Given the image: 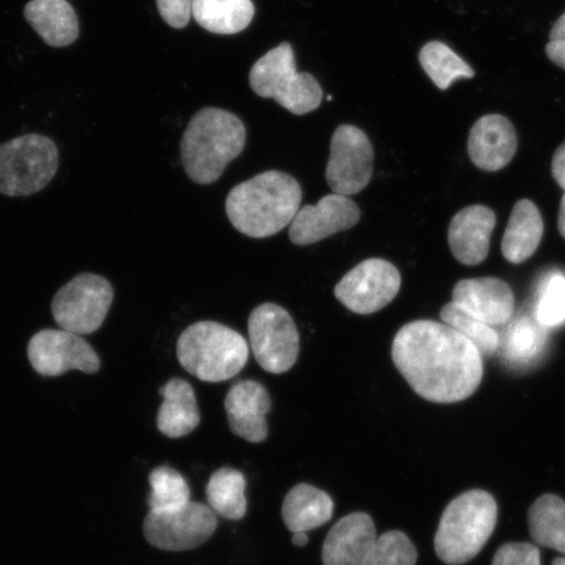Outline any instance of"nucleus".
<instances>
[{
    "label": "nucleus",
    "instance_id": "a878e982",
    "mask_svg": "<svg viewBox=\"0 0 565 565\" xmlns=\"http://www.w3.org/2000/svg\"><path fill=\"white\" fill-rule=\"evenodd\" d=\"M529 527L536 545L565 555V501L543 494L529 511Z\"/></svg>",
    "mask_w": 565,
    "mask_h": 565
},
{
    "label": "nucleus",
    "instance_id": "f03ea898",
    "mask_svg": "<svg viewBox=\"0 0 565 565\" xmlns=\"http://www.w3.org/2000/svg\"><path fill=\"white\" fill-rule=\"evenodd\" d=\"M301 201L300 183L292 175L267 171L233 188L225 212L233 227L243 235L266 238L292 223Z\"/></svg>",
    "mask_w": 565,
    "mask_h": 565
},
{
    "label": "nucleus",
    "instance_id": "393cba45",
    "mask_svg": "<svg viewBox=\"0 0 565 565\" xmlns=\"http://www.w3.org/2000/svg\"><path fill=\"white\" fill-rule=\"evenodd\" d=\"M252 0H193V18L198 25L215 34L243 32L254 18Z\"/></svg>",
    "mask_w": 565,
    "mask_h": 565
},
{
    "label": "nucleus",
    "instance_id": "7ed1b4c3",
    "mask_svg": "<svg viewBox=\"0 0 565 565\" xmlns=\"http://www.w3.org/2000/svg\"><path fill=\"white\" fill-rule=\"evenodd\" d=\"M245 141V126L232 113L217 108L198 111L181 140L182 164L189 179L200 185L214 183L243 152Z\"/></svg>",
    "mask_w": 565,
    "mask_h": 565
},
{
    "label": "nucleus",
    "instance_id": "20e7f679",
    "mask_svg": "<svg viewBox=\"0 0 565 565\" xmlns=\"http://www.w3.org/2000/svg\"><path fill=\"white\" fill-rule=\"evenodd\" d=\"M177 358L183 370L204 383H223L244 370L249 360V344L225 324L202 321L180 335Z\"/></svg>",
    "mask_w": 565,
    "mask_h": 565
},
{
    "label": "nucleus",
    "instance_id": "6e6552de",
    "mask_svg": "<svg viewBox=\"0 0 565 565\" xmlns=\"http://www.w3.org/2000/svg\"><path fill=\"white\" fill-rule=\"evenodd\" d=\"M115 299L108 279L100 275H77L55 294L52 302L54 321L63 330L77 335L95 333L103 327Z\"/></svg>",
    "mask_w": 565,
    "mask_h": 565
},
{
    "label": "nucleus",
    "instance_id": "f257e3e1",
    "mask_svg": "<svg viewBox=\"0 0 565 565\" xmlns=\"http://www.w3.org/2000/svg\"><path fill=\"white\" fill-rule=\"evenodd\" d=\"M395 369L413 391L434 404H457L471 397L483 380V358L447 323H406L392 345Z\"/></svg>",
    "mask_w": 565,
    "mask_h": 565
},
{
    "label": "nucleus",
    "instance_id": "7c9ffc66",
    "mask_svg": "<svg viewBox=\"0 0 565 565\" xmlns=\"http://www.w3.org/2000/svg\"><path fill=\"white\" fill-rule=\"evenodd\" d=\"M418 553L402 532H387L379 536L364 565H416Z\"/></svg>",
    "mask_w": 565,
    "mask_h": 565
},
{
    "label": "nucleus",
    "instance_id": "1a4fd4ad",
    "mask_svg": "<svg viewBox=\"0 0 565 565\" xmlns=\"http://www.w3.org/2000/svg\"><path fill=\"white\" fill-rule=\"evenodd\" d=\"M247 327L253 355L266 372L286 373L298 362L300 335L286 309L263 303L253 310Z\"/></svg>",
    "mask_w": 565,
    "mask_h": 565
},
{
    "label": "nucleus",
    "instance_id": "b1692460",
    "mask_svg": "<svg viewBox=\"0 0 565 565\" xmlns=\"http://www.w3.org/2000/svg\"><path fill=\"white\" fill-rule=\"evenodd\" d=\"M546 335V328L535 316L521 315L508 323L504 335L500 337L499 351L508 364L530 365L545 351Z\"/></svg>",
    "mask_w": 565,
    "mask_h": 565
},
{
    "label": "nucleus",
    "instance_id": "c9c22d12",
    "mask_svg": "<svg viewBox=\"0 0 565 565\" xmlns=\"http://www.w3.org/2000/svg\"><path fill=\"white\" fill-rule=\"evenodd\" d=\"M551 169L557 185L565 190V141L555 151Z\"/></svg>",
    "mask_w": 565,
    "mask_h": 565
},
{
    "label": "nucleus",
    "instance_id": "4c0bfd02",
    "mask_svg": "<svg viewBox=\"0 0 565 565\" xmlns=\"http://www.w3.org/2000/svg\"><path fill=\"white\" fill-rule=\"evenodd\" d=\"M308 534L306 532L294 533L292 542L295 546L302 547L308 543Z\"/></svg>",
    "mask_w": 565,
    "mask_h": 565
},
{
    "label": "nucleus",
    "instance_id": "4be33fe9",
    "mask_svg": "<svg viewBox=\"0 0 565 565\" xmlns=\"http://www.w3.org/2000/svg\"><path fill=\"white\" fill-rule=\"evenodd\" d=\"M545 224L539 207L532 201L521 200L514 204L501 252L512 264L525 263L539 249Z\"/></svg>",
    "mask_w": 565,
    "mask_h": 565
},
{
    "label": "nucleus",
    "instance_id": "2f4dec72",
    "mask_svg": "<svg viewBox=\"0 0 565 565\" xmlns=\"http://www.w3.org/2000/svg\"><path fill=\"white\" fill-rule=\"evenodd\" d=\"M535 317L543 327L556 328L565 322V278L553 275L541 294Z\"/></svg>",
    "mask_w": 565,
    "mask_h": 565
},
{
    "label": "nucleus",
    "instance_id": "c756f323",
    "mask_svg": "<svg viewBox=\"0 0 565 565\" xmlns=\"http://www.w3.org/2000/svg\"><path fill=\"white\" fill-rule=\"evenodd\" d=\"M150 484L148 507L151 512H171L190 503V490L185 478L168 466H161L151 472Z\"/></svg>",
    "mask_w": 565,
    "mask_h": 565
},
{
    "label": "nucleus",
    "instance_id": "aec40b11",
    "mask_svg": "<svg viewBox=\"0 0 565 565\" xmlns=\"http://www.w3.org/2000/svg\"><path fill=\"white\" fill-rule=\"evenodd\" d=\"M24 17L49 46L66 47L79 38V20L67 0H31Z\"/></svg>",
    "mask_w": 565,
    "mask_h": 565
},
{
    "label": "nucleus",
    "instance_id": "bb28decb",
    "mask_svg": "<svg viewBox=\"0 0 565 565\" xmlns=\"http://www.w3.org/2000/svg\"><path fill=\"white\" fill-rule=\"evenodd\" d=\"M245 487L246 480L242 472L230 468L215 471L206 490L211 510L224 519H244L247 510Z\"/></svg>",
    "mask_w": 565,
    "mask_h": 565
},
{
    "label": "nucleus",
    "instance_id": "0eeeda50",
    "mask_svg": "<svg viewBox=\"0 0 565 565\" xmlns=\"http://www.w3.org/2000/svg\"><path fill=\"white\" fill-rule=\"evenodd\" d=\"M60 167L51 138L28 134L0 145V194L28 196L41 192Z\"/></svg>",
    "mask_w": 565,
    "mask_h": 565
},
{
    "label": "nucleus",
    "instance_id": "6ab92c4d",
    "mask_svg": "<svg viewBox=\"0 0 565 565\" xmlns=\"http://www.w3.org/2000/svg\"><path fill=\"white\" fill-rule=\"evenodd\" d=\"M497 215L486 206H470L451 218L448 243L454 256L466 266L484 263L490 253Z\"/></svg>",
    "mask_w": 565,
    "mask_h": 565
},
{
    "label": "nucleus",
    "instance_id": "f3484780",
    "mask_svg": "<svg viewBox=\"0 0 565 565\" xmlns=\"http://www.w3.org/2000/svg\"><path fill=\"white\" fill-rule=\"evenodd\" d=\"M519 139L513 124L504 116L487 115L472 126L468 150L475 166L486 172L505 168L518 152Z\"/></svg>",
    "mask_w": 565,
    "mask_h": 565
},
{
    "label": "nucleus",
    "instance_id": "58836bf2",
    "mask_svg": "<svg viewBox=\"0 0 565 565\" xmlns=\"http://www.w3.org/2000/svg\"><path fill=\"white\" fill-rule=\"evenodd\" d=\"M553 565H565V557H557V559L554 561Z\"/></svg>",
    "mask_w": 565,
    "mask_h": 565
},
{
    "label": "nucleus",
    "instance_id": "9b49d317",
    "mask_svg": "<svg viewBox=\"0 0 565 565\" xmlns=\"http://www.w3.org/2000/svg\"><path fill=\"white\" fill-rule=\"evenodd\" d=\"M401 281L397 267L385 259L371 258L345 274L334 295L352 313L373 315L397 298Z\"/></svg>",
    "mask_w": 565,
    "mask_h": 565
},
{
    "label": "nucleus",
    "instance_id": "e433bc0d",
    "mask_svg": "<svg viewBox=\"0 0 565 565\" xmlns=\"http://www.w3.org/2000/svg\"><path fill=\"white\" fill-rule=\"evenodd\" d=\"M557 225H559L561 235L565 238V193L561 203L559 221H557Z\"/></svg>",
    "mask_w": 565,
    "mask_h": 565
},
{
    "label": "nucleus",
    "instance_id": "c85d7f7f",
    "mask_svg": "<svg viewBox=\"0 0 565 565\" xmlns=\"http://www.w3.org/2000/svg\"><path fill=\"white\" fill-rule=\"evenodd\" d=\"M440 317L444 323L475 344L482 358H491L499 351L500 335L497 330L459 307L458 303L454 301L447 303L441 309Z\"/></svg>",
    "mask_w": 565,
    "mask_h": 565
},
{
    "label": "nucleus",
    "instance_id": "ddd939ff",
    "mask_svg": "<svg viewBox=\"0 0 565 565\" xmlns=\"http://www.w3.org/2000/svg\"><path fill=\"white\" fill-rule=\"evenodd\" d=\"M28 359L33 370L45 377H58L68 371L95 374L102 360L82 335L67 330L45 329L28 344Z\"/></svg>",
    "mask_w": 565,
    "mask_h": 565
},
{
    "label": "nucleus",
    "instance_id": "cd10ccee",
    "mask_svg": "<svg viewBox=\"0 0 565 565\" xmlns=\"http://www.w3.org/2000/svg\"><path fill=\"white\" fill-rule=\"evenodd\" d=\"M419 62L430 81L441 90L448 89L456 79H472L476 71L439 41L428 42L419 53Z\"/></svg>",
    "mask_w": 565,
    "mask_h": 565
},
{
    "label": "nucleus",
    "instance_id": "39448f33",
    "mask_svg": "<svg viewBox=\"0 0 565 565\" xmlns=\"http://www.w3.org/2000/svg\"><path fill=\"white\" fill-rule=\"evenodd\" d=\"M498 522V504L489 492L459 494L444 511L435 536L440 561L461 565L475 559L489 542Z\"/></svg>",
    "mask_w": 565,
    "mask_h": 565
},
{
    "label": "nucleus",
    "instance_id": "473e14b6",
    "mask_svg": "<svg viewBox=\"0 0 565 565\" xmlns=\"http://www.w3.org/2000/svg\"><path fill=\"white\" fill-rule=\"evenodd\" d=\"M492 565H541V553L532 543H507L498 550Z\"/></svg>",
    "mask_w": 565,
    "mask_h": 565
},
{
    "label": "nucleus",
    "instance_id": "72a5a7b5",
    "mask_svg": "<svg viewBox=\"0 0 565 565\" xmlns=\"http://www.w3.org/2000/svg\"><path fill=\"white\" fill-rule=\"evenodd\" d=\"M162 20L175 30H182L193 17V0H157Z\"/></svg>",
    "mask_w": 565,
    "mask_h": 565
},
{
    "label": "nucleus",
    "instance_id": "5701e85b",
    "mask_svg": "<svg viewBox=\"0 0 565 565\" xmlns=\"http://www.w3.org/2000/svg\"><path fill=\"white\" fill-rule=\"evenodd\" d=\"M334 501L327 492L310 484L295 486L282 503L281 515L292 533L320 527L333 519Z\"/></svg>",
    "mask_w": 565,
    "mask_h": 565
},
{
    "label": "nucleus",
    "instance_id": "9d476101",
    "mask_svg": "<svg viewBox=\"0 0 565 565\" xmlns=\"http://www.w3.org/2000/svg\"><path fill=\"white\" fill-rule=\"evenodd\" d=\"M373 166V146L366 134L356 126H339L331 138L327 167L330 189L345 196L363 192L372 180Z\"/></svg>",
    "mask_w": 565,
    "mask_h": 565
},
{
    "label": "nucleus",
    "instance_id": "4468645a",
    "mask_svg": "<svg viewBox=\"0 0 565 565\" xmlns=\"http://www.w3.org/2000/svg\"><path fill=\"white\" fill-rule=\"evenodd\" d=\"M362 212L350 196L329 194L316 206L300 207L289 227V238L295 245L308 246L348 231L360 222Z\"/></svg>",
    "mask_w": 565,
    "mask_h": 565
},
{
    "label": "nucleus",
    "instance_id": "f8f14e48",
    "mask_svg": "<svg viewBox=\"0 0 565 565\" xmlns=\"http://www.w3.org/2000/svg\"><path fill=\"white\" fill-rule=\"evenodd\" d=\"M217 527L210 507L190 501L180 510L151 512L145 520V536L153 547L164 551H188L207 542Z\"/></svg>",
    "mask_w": 565,
    "mask_h": 565
},
{
    "label": "nucleus",
    "instance_id": "423d86ee",
    "mask_svg": "<svg viewBox=\"0 0 565 565\" xmlns=\"http://www.w3.org/2000/svg\"><path fill=\"white\" fill-rule=\"evenodd\" d=\"M249 81L259 97L274 98L296 116L307 115L322 103L320 84L312 74L296 70L294 49L288 42H282L254 63Z\"/></svg>",
    "mask_w": 565,
    "mask_h": 565
},
{
    "label": "nucleus",
    "instance_id": "f704fd0d",
    "mask_svg": "<svg viewBox=\"0 0 565 565\" xmlns=\"http://www.w3.org/2000/svg\"><path fill=\"white\" fill-rule=\"evenodd\" d=\"M546 54L557 67L565 70V12L551 28Z\"/></svg>",
    "mask_w": 565,
    "mask_h": 565
},
{
    "label": "nucleus",
    "instance_id": "dca6fc26",
    "mask_svg": "<svg viewBox=\"0 0 565 565\" xmlns=\"http://www.w3.org/2000/svg\"><path fill=\"white\" fill-rule=\"evenodd\" d=\"M270 409V394L263 384L253 380L233 385L225 398V412L232 433L254 444L267 439L266 415Z\"/></svg>",
    "mask_w": 565,
    "mask_h": 565
},
{
    "label": "nucleus",
    "instance_id": "412c9836",
    "mask_svg": "<svg viewBox=\"0 0 565 565\" xmlns=\"http://www.w3.org/2000/svg\"><path fill=\"white\" fill-rule=\"evenodd\" d=\"M162 405L158 414V428L169 439H180L200 426L195 392L188 381L172 379L160 388Z\"/></svg>",
    "mask_w": 565,
    "mask_h": 565
},
{
    "label": "nucleus",
    "instance_id": "a211bd4d",
    "mask_svg": "<svg viewBox=\"0 0 565 565\" xmlns=\"http://www.w3.org/2000/svg\"><path fill=\"white\" fill-rule=\"evenodd\" d=\"M379 536L370 514L345 515L330 530L322 548L323 565H364Z\"/></svg>",
    "mask_w": 565,
    "mask_h": 565
},
{
    "label": "nucleus",
    "instance_id": "2eb2a0df",
    "mask_svg": "<svg viewBox=\"0 0 565 565\" xmlns=\"http://www.w3.org/2000/svg\"><path fill=\"white\" fill-rule=\"evenodd\" d=\"M454 302L492 328L507 327L514 316V295L508 282L498 278L458 281Z\"/></svg>",
    "mask_w": 565,
    "mask_h": 565
}]
</instances>
